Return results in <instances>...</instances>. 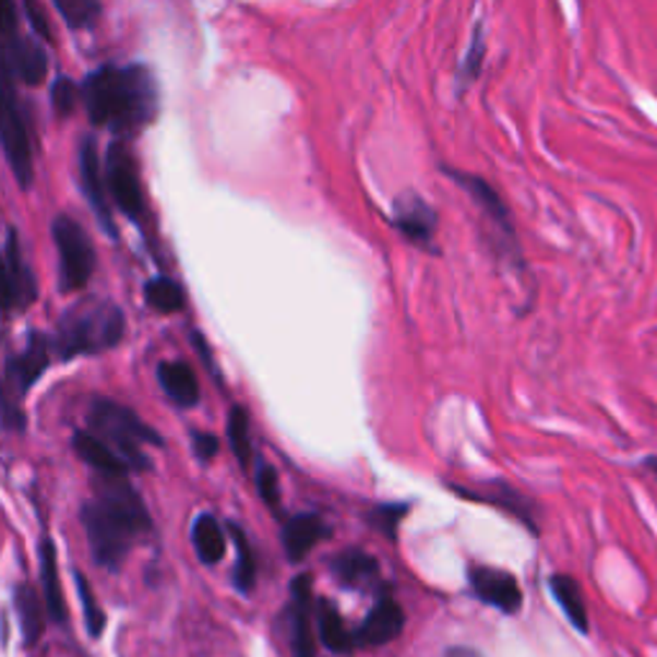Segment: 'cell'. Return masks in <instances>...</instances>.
<instances>
[{"mask_svg": "<svg viewBox=\"0 0 657 657\" xmlns=\"http://www.w3.org/2000/svg\"><path fill=\"white\" fill-rule=\"evenodd\" d=\"M193 450H195V457L203 459V463H208V459H214L218 455V440L214 434L195 432L193 434Z\"/></svg>", "mask_w": 657, "mask_h": 657, "instance_id": "37", "label": "cell"}, {"mask_svg": "<svg viewBox=\"0 0 657 657\" xmlns=\"http://www.w3.org/2000/svg\"><path fill=\"white\" fill-rule=\"evenodd\" d=\"M226 531H229L234 545H237V568H234V583H237V588L242 590V594H250L254 586V578H258V565H254L252 547H250V542H247V535L237 527V524H226Z\"/></svg>", "mask_w": 657, "mask_h": 657, "instance_id": "29", "label": "cell"}, {"mask_svg": "<svg viewBox=\"0 0 657 657\" xmlns=\"http://www.w3.org/2000/svg\"><path fill=\"white\" fill-rule=\"evenodd\" d=\"M645 467H647V470H649V473H653V476L657 478V457H655V455L645 459Z\"/></svg>", "mask_w": 657, "mask_h": 657, "instance_id": "39", "label": "cell"}, {"mask_svg": "<svg viewBox=\"0 0 657 657\" xmlns=\"http://www.w3.org/2000/svg\"><path fill=\"white\" fill-rule=\"evenodd\" d=\"M75 581H77L80 601H83L87 634H91L93 640H98L106 630V614H104V609H98V601H96V596H93V588H91V583H87L85 575L75 573Z\"/></svg>", "mask_w": 657, "mask_h": 657, "instance_id": "31", "label": "cell"}, {"mask_svg": "<svg viewBox=\"0 0 657 657\" xmlns=\"http://www.w3.org/2000/svg\"><path fill=\"white\" fill-rule=\"evenodd\" d=\"M72 447L83 463H87L96 473H108V476H127L131 467L123 463V457L116 452L111 444L100 440L93 432H77L72 437Z\"/></svg>", "mask_w": 657, "mask_h": 657, "instance_id": "21", "label": "cell"}, {"mask_svg": "<svg viewBox=\"0 0 657 657\" xmlns=\"http://www.w3.org/2000/svg\"><path fill=\"white\" fill-rule=\"evenodd\" d=\"M393 226L404 234L408 242L432 250L437 234V214L419 193L406 191L393 201Z\"/></svg>", "mask_w": 657, "mask_h": 657, "instance_id": "13", "label": "cell"}, {"mask_svg": "<svg viewBox=\"0 0 657 657\" xmlns=\"http://www.w3.org/2000/svg\"><path fill=\"white\" fill-rule=\"evenodd\" d=\"M83 98V87H77L70 77H57L52 85V108L57 116L68 119V116L75 114V108Z\"/></svg>", "mask_w": 657, "mask_h": 657, "instance_id": "33", "label": "cell"}, {"mask_svg": "<svg viewBox=\"0 0 657 657\" xmlns=\"http://www.w3.org/2000/svg\"><path fill=\"white\" fill-rule=\"evenodd\" d=\"M470 588L480 601L503 611V614H516L524 604V594L519 588V581L506 571L499 568H486V565H473L470 568Z\"/></svg>", "mask_w": 657, "mask_h": 657, "instance_id": "12", "label": "cell"}, {"mask_svg": "<svg viewBox=\"0 0 657 657\" xmlns=\"http://www.w3.org/2000/svg\"><path fill=\"white\" fill-rule=\"evenodd\" d=\"M406 617L404 609L393 601L391 596H383L381 601L372 606V611L365 617V622L357 626L355 632V642L357 647H381L389 645L404 632Z\"/></svg>", "mask_w": 657, "mask_h": 657, "instance_id": "16", "label": "cell"}, {"mask_svg": "<svg viewBox=\"0 0 657 657\" xmlns=\"http://www.w3.org/2000/svg\"><path fill=\"white\" fill-rule=\"evenodd\" d=\"M290 657H316V642L311 632V575H298L290 583Z\"/></svg>", "mask_w": 657, "mask_h": 657, "instance_id": "14", "label": "cell"}, {"mask_svg": "<svg viewBox=\"0 0 657 657\" xmlns=\"http://www.w3.org/2000/svg\"><path fill=\"white\" fill-rule=\"evenodd\" d=\"M80 182H83V193L87 203H91L93 214L100 222V226L108 231V237L116 239V224L111 216V206H108V186H106V170L100 165V155L96 147V139L85 136L80 142Z\"/></svg>", "mask_w": 657, "mask_h": 657, "instance_id": "11", "label": "cell"}, {"mask_svg": "<svg viewBox=\"0 0 657 657\" xmlns=\"http://www.w3.org/2000/svg\"><path fill=\"white\" fill-rule=\"evenodd\" d=\"M13 601H16V614L21 622V632H24L26 647H34L44 634L41 598L32 586H28V583H19L16 594H13Z\"/></svg>", "mask_w": 657, "mask_h": 657, "instance_id": "26", "label": "cell"}, {"mask_svg": "<svg viewBox=\"0 0 657 657\" xmlns=\"http://www.w3.org/2000/svg\"><path fill=\"white\" fill-rule=\"evenodd\" d=\"M52 339L44 337L39 332L28 334L26 347L19 355L9 357L5 365V383L16 385L19 393H26L39 381L41 372L49 368V353H52Z\"/></svg>", "mask_w": 657, "mask_h": 657, "instance_id": "15", "label": "cell"}, {"mask_svg": "<svg viewBox=\"0 0 657 657\" xmlns=\"http://www.w3.org/2000/svg\"><path fill=\"white\" fill-rule=\"evenodd\" d=\"M52 239L60 254V290L77 294L91 283L96 270V250L83 226L68 214H60L52 222Z\"/></svg>", "mask_w": 657, "mask_h": 657, "instance_id": "5", "label": "cell"}, {"mask_svg": "<svg viewBox=\"0 0 657 657\" xmlns=\"http://www.w3.org/2000/svg\"><path fill=\"white\" fill-rule=\"evenodd\" d=\"M191 537H193L195 554H199V560L203 562V565H218V562L224 560L226 537H224L222 524L216 522V516L201 514L193 524Z\"/></svg>", "mask_w": 657, "mask_h": 657, "instance_id": "24", "label": "cell"}, {"mask_svg": "<svg viewBox=\"0 0 657 657\" xmlns=\"http://www.w3.org/2000/svg\"><path fill=\"white\" fill-rule=\"evenodd\" d=\"M226 437H229V447L234 457L239 459V465H252V434H250V414L242 406H231L229 425H226Z\"/></svg>", "mask_w": 657, "mask_h": 657, "instance_id": "27", "label": "cell"}, {"mask_svg": "<svg viewBox=\"0 0 657 657\" xmlns=\"http://www.w3.org/2000/svg\"><path fill=\"white\" fill-rule=\"evenodd\" d=\"M258 491L262 495V501H265L270 509H277V503H280V486H277V473H275L273 465L260 463V467H258Z\"/></svg>", "mask_w": 657, "mask_h": 657, "instance_id": "35", "label": "cell"}, {"mask_svg": "<svg viewBox=\"0 0 657 657\" xmlns=\"http://www.w3.org/2000/svg\"><path fill=\"white\" fill-rule=\"evenodd\" d=\"M24 13L34 32L41 36V41H52V26H49L47 11L41 9V0H24Z\"/></svg>", "mask_w": 657, "mask_h": 657, "instance_id": "36", "label": "cell"}, {"mask_svg": "<svg viewBox=\"0 0 657 657\" xmlns=\"http://www.w3.org/2000/svg\"><path fill=\"white\" fill-rule=\"evenodd\" d=\"M319 637L337 655H349L357 647L355 634H349L337 606L329 601H319Z\"/></svg>", "mask_w": 657, "mask_h": 657, "instance_id": "25", "label": "cell"}, {"mask_svg": "<svg viewBox=\"0 0 657 657\" xmlns=\"http://www.w3.org/2000/svg\"><path fill=\"white\" fill-rule=\"evenodd\" d=\"M93 493L96 499L83 503L80 519H83L87 542H91L93 560L106 571L116 573L127 560L134 539L152 529L150 511L127 476L96 473Z\"/></svg>", "mask_w": 657, "mask_h": 657, "instance_id": "2", "label": "cell"}, {"mask_svg": "<svg viewBox=\"0 0 657 657\" xmlns=\"http://www.w3.org/2000/svg\"><path fill=\"white\" fill-rule=\"evenodd\" d=\"M483 57H486V44H483V26L476 28V34H473V44L470 49H467L463 68H459V87L470 85L473 80L480 75V68H483Z\"/></svg>", "mask_w": 657, "mask_h": 657, "instance_id": "34", "label": "cell"}, {"mask_svg": "<svg viewBox=\"0 0 657 657\" xmlns=\"http://www.w3.org/2000/svg\"><path fill=\"white\" fill-rule=\"evenodd\" d=\"M442 657H483V655H480L478 649H473V647H450Z\"/></svg>", "mask_w": 657, "mask_h": 657, "instance_id": "38", "label": "cell"}, {"mask_svg": "<svg viewBox=\"0 0 657 657\" xmlns=\"http://www.w3.org/2000/svg\"><path fill=\"white\" fill-rule=\"evenodd\" d=\"M329 571L334 573V578L345 588H372L381 581L378 560L360 550H345L334 554V558L329 560Z\"/></svg>", "mask_w": 657, "mask_h": 657, "instance_id": "18", "label": "cell"}, {"mask_svg": "<svg viewBox=\"0 0 657 657\" xmlns=\"http://www.w3.org/2000/svg\"><path fill=\"white\" fill-rule=\"evenodd\" d=\"M0 136H3V152L9 159L13 178L21 188H28L34 182V147L28 123L21 111L16 85L13 77L3 72V100H0Z\"/></svg>", "mask_w": 657, "mask_h": 657, "instance_id": "6", "label": "cell"}, {"mask_svg": "<svg viewBox=\"0 0 657 657\" xmlns=\"http://www.w3.org/2000/svg\"><path fill=\"white\" fill-rule=\"evenodd\" d=\"M0 36H3V72L26 85H41L49 72V57L39 41L26 39L19 34L16 5L13 0H3V16H0Z\"/></svg>", "mask_w": 657, "mask_h": 657, "instance_id": "8", "label": "cell"}, {"mask_svg": "<svg viewBox=\"0 0 657 657\" xmlns=\"http://www.w3.org/2000/svg\"><path fill=\"white\" fill-rule=\"evenodd\" d=\"M459 493L467 495V499H478V501L491 503V506H499L506 511V514L516 516V519H519L527 529L535 531V535L539 531L535 501L527 499V495H524L522 491H516V488H511L509 483H503V480L486 483L483 493H478V491H459Z\"/></svg>", "mask_w": 657, "mask_h": 657, "instance_id": "17", "label": "cell"}, {"mask_svg": "<svg viewBox=\"0 0 657 657\" xmlns=\"http://www.w3.org/2000/svg\"><path fill=\"white\" fill-rule=\"evenodd\" d=\"M550 590H552L554 601L560 604L562 614L568 617V622H571L581 634H588L590 617H588L586 594H583L581 583L575 581L573 575L558 573L550 578Z\"/></svg>", "mask_w": 657, "mask_h": 657, "instance_id": "23", "label": "cell"}, {"mask_svg": "<svg viewBox=\"0 0 657 657\" xmlns=\"http://www.w3.org/2000/svg\"><path fill=\"white\" fill-rule=\"evenodd\" d=\"M57 11L62 13L70 28H91L100 19V0H55Z\"/></svg>", "mask_w": 657, "mask_h": 657, "instance_id": "30", "label": "cell"}, {"mask_svg": "<svg viewBox=\"0 0 657 657\" xmlns=\"http://www.w3.org/2000/svg\"><path fill=\"white\" fill-rule=\"evenodd\" d=\"M123 332H127V319L114 301L80 298L62 311L52 347L62 360H75L80 355L108 353L123 339Z\"/></svg>", "mask_w": 657, "mask_h": 657, "instance_id": "3", "label": "cell"}, {"mask_svg": "<svg viewBox=\"0 0 657 657\" xmlns=\"http://www.w3.org/2000/svg\"><path fill=\"white\" fill-rule=\"evenodd\" d=\"M83 104L96 127L129 139L155 123L159 85L147 64H104L85 77Z\"/></svg>", "mask_w": 657, "mask_h": 657, "instance_id": "1", "label": "cell"}, {"mask_svg": "<svg viewBox=\"0 0 657 657\" xmlns=\"http://www.w3.org/2000/svg\"><path fill=\"white\" fill-rule=\"evenodd\" d=\"M408 514V506L406 503H383V506L372 509L368 514V522L372 529L383 531L385 537L396 539V531H398V524L404 516Z\"/></svg>", "mask_w": 657, "mask_h": 657, "instance_id": "32", "label": "cell"}, {"mask_svg": "<svg viewBox=\"0 0 657 657\" xmlns=\"http://www.w3.org/2000/svg\"><path fill=\"white\" fill-rule=\"evenodd\" d=\"M159 385H163L167 396H170L178 406H195L201 398V385L195 378L193 368L188 362L167 360L159 362L157 368Z\"/></svg>", "mask_w": 657, "mask_h": 657, "instance_id": "22", "label": "cell"}, {"mask_svg": "<svg viewBox=\"0 0 657 657\" xmlns=\"http://www.w3.org/2000/svg\"><path fill=\"white\" fill-rule=\"evenodd\" d=\"M326 537H332V529L319 514H298L283 527V545H286V554L294 562H301Z\"/></svg>", "mask_w": 657, "mask_h": 657, "instance_id": "19", "label": "cell"}, {"mask_svg": "<svg viewBox=\"0 0 657 657\" xmlns=\"http://www.w3.org/2000/svg\"><path fill=\"white\" fill-rule=\"evenodd\" d=\"M87 429L119 452L131 470H147L150 459L144 457L142 444L159 447L163 437L157 429L144 425L131 408L116 404L111 398H96L87 411Z\"/></svg>", "mask_w": 657, "mask_h": 657, "instance_id": "4", "label": "cell"}, {"mask_svg": "<svg viewBox=\"0 0 657 657\" xmlns=\"http://www.w3.org/2000/svg\"><path fill=\"white\" fill-rule=\"evenodd\" d=\"M444 172L450 175L452 180L457 182L463 191L470 195L473 201L478 203L480 211H483V216L488 218V222L493 224V229L501 234V239L506 242L511 250L516 252V231H514V218H511V211L506 203H503V199L499 195V191L491 186V182L478 178V175H470V172H459V170H452V167H444Z\"/></svg>", "mask_w": 657, "mask_h": 657, "instance_id": "10", "label": "cell"}, {"mask_svg": "<svg viewBox=\"0 0 657 657\" xmlns=\"http://www.w3.org/2000/svg\"><path fill=\"white\" fill-rule=\"evenodd\" d=\"M3 311L11 316L13 309H26L36 298V277L28 270L24 252H21L19 234L13 226L5 231L3 244Z\"/></svg>", "mask_w": 657, "mask_h": 657, "instance_id": "9", "label": "cell"}, {"mask_svg": "<svg viewBox=\"0 0 657 657\" xmlns=\"http://www.w3.org/2000/svg\"><path fill=\"white\" fill-rule=\"evenodd\" d=\"M41 560V596L44 609L55 624H68V606H64V594L60 586V571H57V550L49 537H44L39 547Z\"/></svg>", "mask_w": 657, "mask_h": 657, "instance_id": "20", "label": "cell"}, {"mask_svg": "<svg viewBox=\"0 0 657 657\" xmlns=\"http://www.w3.org/2000/svg\"><path fill=\"white\" fill-rule=\"evenodd\" d=\"M144 298L147 303L155 309L157 313H178L186 306V294L178 283L170 280V277H152V280L144 286Z\"/></svg>", "mask_w": 657, "mask_h": 657, "instance_id": "28", "label": "cell"}, {"mask_svg": "<svg viewBox=\"0 0 657 657\" xmlns=\"http://www.w3.org/2000/svg\"><path fill=\"white\" fill-rule=\"evenodd\" d=\"M106 186L108 195H111L123 216L131 218L134 224H142L147 216V201H144L142 175H139V165L127 139H116L108 144L106 150Z\"/></svg>", "mask_w": 657, "mask_h": 657, "instance_id": "7", "label": "cell"}]
</instances>
